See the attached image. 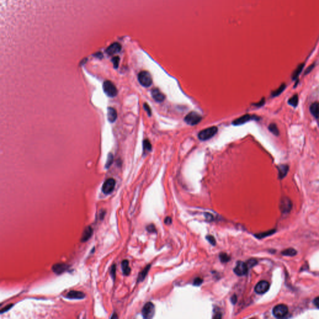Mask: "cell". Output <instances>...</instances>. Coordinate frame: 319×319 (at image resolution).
<instances>
[{"instance_id":"obj_1","label":"cell","mask_w":319,"mask_h":319,"mask_svg":"<svg viewBox=\"0 0 319 319\" xmlns=\"http://www.w3.org/2000/svg\"><path fill=\"white\" fill-rule=\"evenodd\" d=\"M217 132L218 128L215 127V126H213V127H211L200 131V133L198 134V138L201 140L205 141L210 139L211 138L214 136L217 133Z\"/></svg>"},{"instance_id":"obj_2","label":"cell","mask_w":319,"mask_h":319,"mask_svg":"<svg viewBox=\"0 0 319 319\" xmlns=\"http://www.w3.org/2000/svg\"><path fill=\"white\" fill-rule=\"evenodd\" d=\"M138 80L141 85L145 87H148L152 84V78L147 71L140 72L138 75Z\"/></svg>"},{"instance_id":"obj_3","label":"cell","mask_w":319,"mask_h":319,"mask_svg":"<svg viewBox=\"0 0 319 319\" xmlns=\"http://www.w3.org/2000/svg\"><path fill=\"white\" fill-rule=\"evenodd\" d=\"M104 91L110 97H114L117 95V89L116 86L110 81H106L103 84Z\"/></svg>"},{"instance_id":"obj_4","label":"cell","mask_w":319,"mask_h":319,"mask_svg":"<svg viewBox=\"0 0 319 319\" xmlns=\"http://www.w3.org/2000/svg\"><path fill=\"white\" fill-rule=\"evenodd\" d=\"M142 315L144 318L149 319L153 317L155 313V305L152 302H147L142 309Z\"/></svg>"},{"instance_id":"obj_5","label":"cell","mask_w":319,"mask_h":319,"mask_svg":"<svg viewBox=\"0 0 319 319\" xmlns=\"http://www.w3.org/2000/svg\"><path fill=\"white\" fill-rule=\"evenodd\" d=\"M202 119L201 116L195 112H191L185 118L186 123L190 125H195L200 123Z\"/></svg>"},{"instance_id":"obj_6","label":"cell","mask_w":319,"mask_h":319,"mask_svg":"<svg viewBox=\"0 0 319 319\" xmlns=\"http://www.w3.org/2000/svg\"><path fill=\"white\" fill-rule=\"evenodd\" d=\"M272 312L276 318H283L287 314L288 307L284 304H279L274 307Z\"/></svg>"},{"instance_id":"obj_7","label":"cell","mask_w":319,"mask_h":319,"mask_svg":"<svg viewBox=\"0 0 319 319\" xmlns=\"http://www.w3.org/2000/svg\"><path fill=\"white\" fill-rule=\"evenodd\" d=\"M116 186V180L113 178H109L102 185V191L105 195L110 194L113 191Z\"/></svg>"},{"instance_id":"obj_8","label":"cell","mask_w":319,"mask_h":319,"mask_svg":"<svg viewBox=\"0 0 319 319\" xmlns=\"http://www.w3.org/2000/svg\"><path fill=\"white\" fill-rule=\"evenodd\" d=\"M249 267L246 262L242 261H238L236 263V266L234 269V272L239 276H242L247 274L248 271Z\"/></svg>"},{"instance_id":"obj_9","label":"cell","mask_w":319,"mask_h":319,"mask_svg":"<svg viewBox=\"0 0 319 319\" xmlns=\"http://www.w3.org/2000/svg\"><path fill=\"white\" fill-rule=\"evenodd\" d=\"M269 283L266 280H261L258 282L254 290L255 292L259 294H262L266 293L269 288Z\"/></svg>"},{"instance_id":"obj_10","label":"cell","mask_w":319,"mask_h":319,"mask_svg":"<svg viewBox=\"0 0 319 319\" xmlns=\"http://www.w3.org/2000/svg\"><path fill=\"white\" fill-rule=\"evenodd\" d=\"M69 267V266H68L67 264L59 263V264H54L52 267V270L55 274L59 275V274H62L67 270H68Z\"/></svg>"},{"instance_id":"obj_11","label":"cell","mask_w":319,"mask_h":319,"mask_svg":"<svg viewBox=\"0 0 319 319\" xmlns=\"http://www.w3.org/2000/svg\"><path fill=\"white\" fill-rule=\"evenodd\" d=\"M121 49H122L121 45L118 43H115L112 44L110 46H109L107 48L106 52L107 54L112 56L119 52L120 50H121Z\"/></svg>"},{"instance_id":"obj_12","label":"cell","mask_w":319,"mask_h":319,"mask_svg":"<svg viewBox=\"0 0 319 319\" xmlns=\"http://www.w3.org/2000/svg\"><path fill=\"white\" fill-rule=\"evenodd\" d=\"M152 96L153 99L158 102H162L165 99V96L158 89L154 88L152 90Z\"/></svg>"},{"instance_id":"obj_13","label":"cell","mask_w":319,"mask_h":319,"mask_svg":"<svg viewBox=\"0 0 319 319\" xmlns=\"http://www.w3.org/2000/svg\"><path fill=\"white\" fill-rule=\"evenodd\" d=\"M93 234V229L91 226H87L86 227L82 233V236L81 238V241L82 243L86 242L87 241L91 238Z\"/></svg>"},{"instance_id":"obj_14","label":"cell","mask_w":319,"mask_h":319,"mask_svg":"<svg viewBox=\"0 0 319 319\" xmlns=\"http://www.w3.org/2000/svg\"><path fill=\"white\" fill-rule=\"evenodd\" d=\"M86 295L81 291H71L65 295V297L70 299H82L85 297Z\"/></svg>"},{"instance_id":"obj_15","label":"cell","mask_w":319,"mask_h":319,"mask_svg":"<svg viewBox=\"0 0 319 319\" xmlns=\"http://www.w3.org/2000/svg\"><path fill=\"white\" fill-rule=\"evenodd\" d=\"M254 118H255V117H254V116L249 115V114H246V115H244V116H243L242 117H240L239 118L234 120V121L233 122V124L234 125H242V124H244L246 123L247 122H248V121H249V120H251L252 119H254Z\"/></svg>"},{"instance_id":"obj_16","label":"cell","mask_w":319,"mask_h":319,"mask_svg":"<svg viewBox=\"0 0 319 319\" xmlns=\"http://www.w3.org/2000/svg\"><path fill=\"white\" fill-rule=\"evenodd\" d=\"M117 118V110L112 107H108L107 109V118L108 120L110 122L113 123L116 120Z\"/></svg>"},{"instance_id":"obj_17","label":"cell","mask_w":319,"mask_h":319,"mask_svg":"<svg viewBox=\"0 0 319 319\" xmlns=\"http://www.w3.org/2000/svg\"><path fill=\"white\" fill-rule=\"evenodd\" d=\"M291 206H292V204L291 203L290 200L287 199H287L284 198V199L282 200L280 202V209L283 212L286 213V212L289 211Z\"/></svg>"},{"instance_id":"obj_18","label":"cell","mask_w":319,"mask_h":319,"mask_svg":"<svg viewBox=\"0 0 319 319\" xmlns=\"http://www.w3.org/2000/svg\"><path fill=\"white\" fill-rule=\"evenodd\" d=\"M310 111L313 116L319 118V103L318 102H314L310 105Z\"/></svg>"},{"instance_id":"obj_19","label":"cell","mask_w":319,"mask_h":319,"mask_svg":"<svg viewBox=\"0 0 319 319\" xmlns=\"http://www.w3.org/2000/svg\"><path fill=\"white\" fill-rule=\"evenodd\" d=\"M279 177L280 179L284 178L288 171V166L287 165H280L278 167Z\"/></svg>"},{"instance_id":"obj_20","label":"cell","mask_w":319,"mask_h":319,"mask_svg":"<svg viewBox=\"0 0 319 319\" xmlns=\"http://www.w3.org/2000/svg\"><path fill=\"white\" fill-rule=\"evenodd\" d=\"M122 269L124 275H128L131 272V269L129 267V263L127 260H124L122 262Z\"/></svg>"},{"instance_id":"obj_21","label":"cell","mask_w":319,"mask_h":319,"mask_svg":"<svg viewBox=\"0 0 319 319\" xmlns=\"http://www.w3.org/2000/svg\"><path fill=\"white\" fill-rule=\"evenodd\" d=\"M150 268V265H148V266H147L145 269H144L139 274V275H138V279H137V281L138 282H142L143 281L144 279H145V277L147 276L148 271H149V269Z\"/></svg>"},{"instance_id":"obj_22","label":"cell","mask_w":319,"mask_h":319,"mask_svg":"<svg viewBox=\"0 0 319 319\" xmlns=\"http://www.w3.org/2000/svg\"><path fill=\"white\" fill-rule=\"evenodd\" d=\"M304 63L300 64L297 66V68L294 70V71L293 72V73H292V78L293 80H295L298 77V76H299V74H300L301 72L302 71V69L304 68Z\"/></svg>"},{"instance_id":"obj_23","label":"cell","mask_w":319,"mask_h":319,"mask_svg":"<svg viewBox=\"0 0 319 319\" xmlns=\"http://www.w3.org/2000/svg\"><path fill=\"white\" fill-rule=\"evenodd\" d=\"M298 102H299V97L297 94L294 95L288 101V104H290L291 105L294 107H296L298 105Z\"/></svg>"},{"instance_id":"obj_24","label":"cell","mask_w":319,"mask_h":319,"mask_svg":"<svg viewBox=\"0 0 319 319\" xmlns=\"http://www.w3.org/2000/svg\"><path fill=\"white\" fill-rule=\"evenodd\" d=\"M143 152H150L152 149V147L151 143H150V141L148 140H145L143 143Z\"/></svg>"},{"instance_id":"obj_25","label":"cell","mask_w":319,"mask_h":319,"mask_svg":"<svg viewBox=\"0 0 319 319\" xmlns=\"http://www.w3.org/2000/svg\"><path fill=\"white\" fill-rule=\"evenodd\" d=\"M269 130L271 133L276 136H278L279 135V130L275 124H270L269 126Z\"/></svg>"},{"instance_id":"obj_26","label":"cell","mask_w":319,"mask_h":319,"mask_svg":"<svg viewBox=\"0 0 319 319\" xmlns=\"http://www.w3.org/2000/svg\"><path fill=\"white\" fill-rule=\"evenodd\" d=\"M285 88H286V84H282L278 89H276L275 91L272 92V97H277V96L279 95L283 91H284Z\"/></svg>"},{"instance_id":"obj_27","label":"cell","mask_w":319,"mask_h":319,"mask_svg":"<svg viewBox=\"0 0 319 319\" xmlns=\"http://www.w3.org/2000/svg\"><path fill=\"white\" fill-rule=\"evenodd\" d=\"M282 254L286 256H294L297 254V251L293 248H289L282 251Z\"/></svg>"},{"instance_id":"obj_28","label":"cell","mask_w":319,"mask_h":319,"mask_svg":"<svg viewBox=\"0 0 319 319\" xmlns=\"http://www.w3.org/2000/svg\"><path fill=\"white\" fill-rule=\"evenodd\" d=\"M113 156L112 153H110L109 155H108V156H107V162L105 163V168H109L113 163Z\"/></svg>"},{"instance_id":"obj_29","label":"cell","mask_w":319,"mask_h":319,"mask_svg":"<svg viewBox=\"0 0 319 319\" xmlns=\"http://www.w3.org/2000/svg\"><path fill=\"white\" fill-rule=\"evenodd\" d=\"M219 258L222 262H227L230 260V257L226 253H221L219 255Z\"/></svg>"},{"instance_id":"obj_30","label":"cell","mask_w":319,"mask_h":319,"mask_svg":"<svg viewBox=\"0 0 319 319\" xmlns=\"http://www.w3.org/2000/svg\"><path fill=\"white\" fill-rule=\"evenodd\" d=\"M110 274L113 280L116 279V264H113V266H112V267H110Z\"/></svg>"},{"instance_id":"obj_31","label":"cell","mask_w":319,"mask_h":319,"mask_svg":"<svg viewBox=\"0 0 319 319\" xmlns=\"http://www.w3.org/2000/svg\"><path fill=\"white\" fill-rule=\"evenodd\" d=\"M257 261L256 259H251L248 260L246 262L249 269L251 268L252 267H254V266H256V265L257 264Z\"/></svg>"},{"instance_id":"obj_32","label":"cell","mask_w":319,"mask_h":319,"mask_svg":"<svg viewBox=\"0 0 319 319\" xmlns=\"http://www.w3.org/2000/svg\"><path fill=\"white\" fill-rule=\"evenodd\" d=\"M147 230L149 232V233H155L156 232V229H155V227L153 225H148L147 227Z\"/></svg>"},{"instance_id":"obj_33","label":"cell","mask_w":319,"mask_h":319,"mask_svg":"<svg viewBox=\"0 0 319 319\" xmlns=\"http://www.w3.org/2000/svg\"><path fill=\"white\" fill-rule=\"evenodd\" d=\"M206 239H207V240L208 241L209 243L211 244H212V245H213V246L215 245V244H216V241H215L214 238L213 236H210V235L207 236H206Z\"/></svg>"},{"instance_id":"obj_34","label":"cell","mask_w":319,"mask_h":319,"mask_svg":"<svg viewBox=\"0 0 319 319\" xmlns=\"http://www.w3.org/2000/svg\"><path fill=\"white\" fill-rule=\"evenodd\" d=\"M143 107H144V109H145V110H146V112H147L148 115L149 116H151V115H152V110H151V109H150V106H149L147 104L145 103V104H143Z\"/></svg>"},{"instance_id":"obj_35","label":"cell","mask_w":319,"mask_h":319,"mask_svg":"<svg viewBox=\"0 0 319 319\" xmlns=\"http://www.w3.org/2000/svg\"><path fill=\"white\" fill-rule=\"evenodd\" d=\"M203 282V279L200 278H196L193 282V284L194 286H200Z\"/></svg>"},{"instance_id":"obj_36","label":"cell","mask_w":319,"mask_h":319,"mask_svg":"<svg viewBox=\"0 0 319 319\" xmlns=\"http://www.w3.org/2000/svg\"><path fill=\"white\" fill-rule=\"evenodd\" d=\"M112 61L114 64V68H117L118 65V62H119V58L118 57H116L112 59Z\"/></svg>"},{"instance_id":"obj_37","label":"cell","mask_w":319,"mask_h":319,"mask_svg":"<svg viewBox=\"0 0 319 319\" xmlns=\"http://www.w3.org/2000/svg\"><path fill=\"white\" fill-rule=\"evenodd\" d=\"M13 306V304H11V305H7V306H6L4 308H3V309L1 310V314H3V313H4V312H5L8 311V310H9Z\"/></svg>"},{"instance_id":"obj_38","label":"cell","mask_w":319,"mask_h":319,"mask_svg":"<svg viewBox=\"0 0 319 319\" xmlns=\"http://www.w3.org/2000/svg\"><path fill=\"white\" fill-rule=\"evenodd\" d=\"M314 66H315V64H312L311 65H310L309 67L305 70V74H309V73H310V72L313 69H314Z\"/></svg>"},{"instance_id":"obj_39","label":"cell","mask_w":319,"mask_h":319,"mask_svg":"<svg viewBox=\"0 0 319 319\" xmlns=\"http://www.w3.org/2000/svg\"><path fill=\"white\" fill-rule=\"evenodd\" d=\"M172 222V219L170 217H166L165 219V223L167 225H170Z\"/></svg>"},{"instance_id":"obj_40","label":"cell","mask_w":319,"mask_h":319,"mask_svg":"<svg viewBox=\"0 0 319 319\" xmlns=\"http://www.w3.org/2000/svg\"><path fill=\"white\" fill-rule=\"evenodd\" d=\"M314 305L317 307L319 309V297H317L314 299Z\"/></svg>"},{"instance_id":"obj_41","label":"cell","mask_w":319,"mask_h":319,"mask_svg":"<svg viewBox=\"0 0 319 319\" xmlns=\"http://www.w3.org/2000/svg\"><path fill=\"white\" fill-rule=\"evenodd\" d=\"M231 302H232L233 304H234L236 302V301H237V297L235 296V295H234V296H233V297H231Z\"/></svg>"},{"instance_id":"obj_42","label":"cell","mask_w":319,"mask_h":319,"mask_svg":"<svg viewBox=\"0 0 319 319\" xmlns=\"http://www.w3.org/2000/svg\"><path fill=\"white\" fill-rule=\"evenodd\" d=\"M113 317H116V318H117V316L116 315V314H113V315H112V316L111 317V318H113Z\"/></svg>"}]
</instances>
